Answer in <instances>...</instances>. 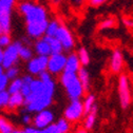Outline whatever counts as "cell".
<instances>
[{"mask_svg":"<svg viewBox=\"0 0 133 133\" xmlns=\"http://www.w3.org/2000/svg\"><path fill=\"white\" fill-rule=\"evenodd\" d=\"M55 81L48 71L34 77L31 82L30 94L24 97V108L28 113H37L51 106L55 94Z\"/></svg>","mask_w":133,"mask_h":133,"instance_id":"6da1fadb","label":"cell"},{"mask_svg":"<svg viewBox=\"0 0 133 133\" xmlns=\"http://www.w3.org/2000/svg\"><path fill=\"white\" fill-rule=\"evenodd\" d=\"M18 10L24 18L25 30L29 37L33 39L43 37L49 23L46 9L41 4L24 0L19 3Z\"/></svg>","mask_w":133,"mask_h":133,"instance_id":"7a4b0ae2","label":"cell"},{"mask_svg":"<svg viewBox=\"0 0 133 133\" xmlns=\"http://www.w3.org/2000/svg\"><path fill=\"white\" fill-rule=\"evenodd\" d=\"M59 81L71 101H78L82 98L86 91L79 81L77 74L62 72L60 74Z\"/></svg>","mask_w":133,"mask_h":133,"instance_id":"3957f363","label":"cell"},{"mask_svg":"<svg viewBox=\"0 0 133 133\" xmlns=\"http://www.w3.org/2000/svg\"><path fill=\"white\" fill-rule=\"evenodd\" d=\"M16 0H0V25L3 34H10L12 28V12Z\"/></svg>","mask_w":133,"mask_h":133,"instance_id":"277c9868","label":"cell"},{"mask_svg":"<svg viewBox=\"0 0 133 133\" xmlns=\"http://www.w3.org/2000/svg\"><path fill=\"white\" fill-rule=\"evenodd\" d=\"M118 97L121 107L126 110L129 108L131 104V88H130V80L127 74H122L118 77Z\"/></svg>","mask_w":133,"mask_h":133,"instance_id":"5b68a950","label":"cell"},{"mask_svg":"<svg viewBox=\"0 0 133 133\" xmlns=\"http://www.w3.org/2000/svg\"><path fill=\"white\" fill-rule=\"evenodd\" d=\"M20 45H21L20 41H15V42H12L8 48H5L3 50V61H2L1 65L3 66L4 70L18 63V61L20 59V57H19Z\"/></svg>","mask_w":133,"mask_h":133,"instance_id":"8992f818","label":"cell"},{"mask_svg":"<svg viewBox=\"0 0 133 133\" xmlns=\"http://www.w3.org/2000/svg\"><path fill=\"white\" fill-rule=\"evenodd\" d=\"M86 114H85L84 104H82L80 99H78V101H71V103L65 107L63 111V117L65 119H68L70 123L78 122Z\"/></svg>","mask_w":133,"mask_h":133,"instance_id":"52a82bcc","label":"cell"},{"mask_svg":"<svg viewBox=\"0 0 133 133\" xmlns=\"http://www.w3.org/2000/svg\"><path fill=\"white\" fill-rule=\"evenodd\" d=\"M54 121H55V114L53 113V111H51L50 109H43L35 113V115L33 116L32 126L35 127L36 129L44 130L46 127L53 124Z\"/></svg>","mask_w":133,"mask_h":133,"instance_id":"ba28073f","label":"cell"},{"mask_svg":"<svg viewBox=\"0 0 133 133\" xmlns=\"http://www.w3.org/2000/svg\"><path fill=\"white\" fill-rule=\"evenodd\" d=\"M49 57L46 56H36L28 61V72L32 76H39L40 74L48 71Z\"/></svg>","mask_w":133,"mask_h":133,"instance_id":"9c48e42d","label":"cell"},{"mask_svg":"<svg viewBox=\"0 0 133 133\" xmlns=\"http://www.w3.org/2000/svg\"><path fill=\"white\" fill-rule=\"evenodd\" d=\"M66 63V56L63 53L59 54H52L49 56L48 62V72L53 75H60L65 68Z\"/></svg>","mask_w":133,"mask_h":133,"instance_id":"30bf717a","label":"cell"},{"mask_svg":"<svg viewBox=\"0 0 133 133\" xmlns=\"http://www.w3.org/2000/svg\"><path fill=\"white\" fill-rule=\"evenodd\" d=\"M55 38L57 40H59V42L61 43L63 51L64 50L65 51H71L75 45V41H74V37L72 35V33L65 25L60 24L56 35H55Z\"/></svg>","mask_w":133,"mask_h":133,"instance_id":"8fae6325","label":"cell"},{"mask_svg":"<svg viewBox=\"0 0 133 133\" xmlns=\"http://www.w3.org/2000/svg\"><path fill=\"white\" fill-rule=\"evenodd\" d=\"M124 66V56L123 53L121 52V50L115 49L112 55H111V59H110V69L113 73L118 74Z\"/></svg>","mask_w":133,"mask_h":133,"instance_id":"7c38bea8","label":"cell"},{"mask_svg":"<svg viewBox=\"0 0 133 133\" xmlns=\"http://www.w3.org/2000/svg\"><path fill=\"white\" fill-rule=\"evenodd\" d=\"M34 51L38 56H51L52 55V51H51V46L50 43L48 42V40L44 37H41L39 39L36 40L35 44H34Z\"/></svg>","mask_w":133,"mask_h":133,"instance_id":"4fadbf2b","label":"cell"},{"mask_svg":"<svg viewBox=\"0 0 133 133\" xmlns=\"http://www.w3.org/2000/svg\"><path fill=\"white\" fill-rule=\"evenodd\" d=\"M80 61L78 59V56L76 53H71L69 56H66V63H65V68L63 72H68V73H74L77 74L79 69L81 68Z\"/></svg>","mask_w":133,"mask_h":133,"instance_id":"5bb4252c","label":"cell"},{"mask_svg":"<svg viewBox=\"0 0 133 133\" xmlns=\"http://www.w3.org/2000/svg\"><path fill=\"white\" fill-rule=\"evenodd\" d=\"M20 107H24V96L21 94V92L11 94L6 108L9 110H16Z\"/></svg>","mask_w":133,"mask_h":133,"instance_id":"9a60e30c","label":"cell"},{"mask_svg":"<svg viewBox=\"0 0 133 133\" xmlns=\"http://www.w3.org/2000/svg\"><path fill=\"white\" fill-rule=\"evenodd\" d=\"M77 76H78L79 81L81 82L82 87H84L85 91L88 92L91 88V79H90V74L88 70L86 69V66H81L79 71L77 72Z\"/></svg>","mask_w":133,"mask_h":133,"instance_id":"2e32d148","label":"cell"},{"mask_svg":"<svg viewBox=\"0 0 133 133\" xmlns=\"http://www.w3.org/2000/svg\"><path fill=\"white\" fill-rule=\"evenodd\" d=\"M97 112H98V109H97V106H95L89 113L86 114V117L84 121V128L85 129L91 130L94 128L95 123H96V117H97Z\"/></svg>","mask_w":133,"mask_h":133,"instance_id":"e0dca14e","label":"cell"},{"mask_svg":"<svg viewBox=\"0 0 133 133\" xmlns=\"http://www.w3.org/2000/svg\"><path fill=\"white\" fill-rule=\"evenodd\" d=\"M48 42L50 43V46H51V51L52 54H59L63 52V48L61 45V43L59 42V40H57L55 37H49V36H43Z\"/></svg>","mask_w":133,"mask_h":133,"instance_id":"ac0fdd59","label":"cell"},{"mask_svg":"<svg viewBox=\"0 0 133 133\" xmlns=\"http://www.w3.org/2000/svg\"><path fill=\"white\" fill-rule=\"evenodd\" d=\"M59 26H60V23H59V21L57 19L49 20V23H48V26H46V30H45V35L44 36L55 37Z\"/></svg>","mask_w":133,"mask_h":133,"instance_id":"d6986e66","label":"cell"},{"mask_svg":"<svg viewBox=\"0 0 133 133\" xmlns=\"http://www.w3.org/2000/svg\"><path fill=\"white\" fill-rule=\"evenodd\" d=\"M77 56H78V59L80 61V64L82 66H87L89 65L90 63V60H91V57H90V54L88 52V50L84 46L79 48L78 52H77Z\"/></svg>","mask_w":133,"mask_h":133,"instance_id":"ffe728a7","label":"cell"},{"mask_svg":"<svg viewBox=\"0 0 133 133\" xmlns=\"http://www.w3.org/2000/svg\"><path fill=\"white\" fill-rule=\"evenodd\" d=\"M22 88V80L21 78H16L11 80V82H9V86L6 88V91L11 94H15V93H18L21 91Z\"/></svg>","mask_w":133,"mask_h":133,"instance_id":"44dd1931","label":"cell"},{"mask_svg":"<svg viewBox=\"0 0 133 133\" xmlns=\"http://www.w3.org/2000/svg\"><path fill=\"white\" fill-rule=\"evenodd\" d=\"M33 79H34V76H32L30 74L24 75L21 78V80H22V88H21V91L20 92H21V94L24 97H26L30 94V91H31L30 87H31V82L33 81Z\"/></svg>","mask_w":133,"mask_h":133,"instance_id":"7402d4cb","label":"cell"},{"mask_svg":"<svg viewBox=\"0 0 133 133\" xmlns=\"http://www.w3.org/2000/svg\"><path fill=\"white\" fill-rule=\"evenodd\" d=\"M14 130V125L9 119L0 115V133H13Z\"/></svg>","mask_w":133,"mask_h":133,"instance_id":"603a6c76","label":"cell"},{"mask_svg":"<svg viewBox=\"0 0 133 133\" xmlns=\"http://www.w3.org/2000/svg\"><path fill=\"white\" fill-rule=\"evenodd\" d=\"M19 57H20V59L28 60V61L30 59H32L33 58V51H32V49L29 45H26V44L21 42V45L19 48Z\"/></svg>","mask_w":133,"mask_h":133,"instance_id":"cb8c5ba5","label":"cell"},{"mask_svg":"<svg viewBox=\"0 0 133 133\" xmlns=\"http://www.w3.org/2000/svg\"><path fill=\"white\" fill-rule=\"evenodd\" d=\"M96 98L93 94H88L85 98V101L82 102V104H84V108H85V114L89 113L95 106H96Z\"/></svg>","mask_w":133,"mask_h":133,"instance_id":"d4e9b609","label":"cell"},{"mask_svg":"<svg viewBox=\"0 0 133 133\" xmlns=\"http://www.w3.org/2000/svg\"><path fill=\"white\" fill-rule=\"evenodd\" d=\"M56 125L59 128V130H60L61 133H69L70 130H71V123L68 119H65L64 117L59 118L56 122Z\"/></svg>","mask_w":133,"mask_h":133,"instance_id":"484cf974","label":"cell"},{"mask_svg":"<svg viewBox=\"0 0 133 133\" xmlns=\"http://www.w3.org/2000/svg\"><path fill=\"white\" fill-rule=\"evenodd\" d=\"M5 75L6 77L10 79V80H13V79H16L18 78V75H19V68L17 65H13V66H10L9 69L5 70Z\"/></svg>","mask_w":133,"mask_h":133,"instance_id":"4316f807","label":"cell"},{"mask_svg":"<svg viewBox=\"0 0 133 133\" xmlns=\"http://www.w3.org/2000/svg\"><path fill=\"white\" fill-rule=\"evenodd\" d=\"M13 133H45L44 130L36 129L33 126H26L23 129H15Z\"/></svg>","mask_w":133,"mask_h":133,"instance_id":"83f0119b","label":"cell"},{"mask_svg":"<svg viewBox=\"0 0 133 133\" xmlns=\"http://www.w3.org/2000/svg\"><path fill=\"white\" fill-rule=\"evenodd\" d=\"M9 99H10V93L6 90L0 91V109L8 107Z\"/></svg>","mask_w":133,"mask_h":133,"instance_id":"f1b7e54d","label":"cell"},{"mask_svg":"<svg viewBox=\"0 0 133 133\" xmlns=\"http://www.w3.org/2000/svg\"><path fill=\"white\" fill-rule=\"evenodd\" d=\"M12 43V39L10 34H1L0 35V48H8Z\"/></svg>","mask_w":133,"mask_h":133,"instance_id":"f546056e","label":"cell"},{"mask_svg":"<svg viewBox=\"0 0 133 133\" xmlns=\"http://www.w3.org/2000/svg\"><path fill=\"white\" fill-rule=\"evenodd\" d=\"M115 25V20L113 18H107L105 20H103L101 22V29L102 30H107V29H111Z\"/></svg>","mask_w":133,"mask_h":133,"instance_id":"4dcf8cb0","label":"cell"},{"mask_svg":"<svg viewBox=\"0 0 133 133\" xmlns=\"http://www.w3.org/2000/svg\"><path fill=\"white\" fill-rule=\"evenodd\" d=\"M44 132L45 133H61L60 130H59V128L57 127L56 123H53V124L50 125L49 127H46L44 129Z\"/></svg>","mask_w":133,"mask_h":133,"instance_id":"1f68e13d","label":"cell"},{"mask_svg":"<svg viewBox=\"0 0 133 133\" xmlns=\"http://www.w3.org/2000/svg\"><path fill=\"white\" fill-rule=\"evenodd\" d=\"M32 122H33V116L31 115V113H26L22 116V123L23 125L25 126H30L32 125Z\"/></svg>","mask_w":133,"mask_h":133,"instance_id":"d6a6232c","label":"cell"},{"mask_svg":"<svg viewBox=\"0 0 133 133\" xmlns=\"http://www.w3.org/2000/svg\"><path fill=\"white\" fill-rule=\"evenodd\" d=\"M86 1H88L89 4H91L93 6H99V5L104 4L107 0H86Z\"/></svg>","mask_w":133,"mask_h":133,"instance_id":"836d02e7","label":"cell"},{"mask_svg":"<svg viewBox=\"0 0 133 133\" xmlns=\"http://www.w3.org/2000/svg\"><path fill=\"white\" fill-rule=\"evenodd\" d=\"M124 23L128 28H133V19H131V18H125L124 19Z\"/></svg>","mask_w":133,"mask_h":133,"instance_id":"e575fe53","label":"cell"},{"mask_svg":"<svg viewBox=\"0 0 133 133\" xmlns=\"http://www.w3.org/2000/svg\"><path fill=\"white\" fill-rule=\"evenodd\" d=\"M71 2H72L73 5H75V6H79V5L82 4L84 0H71Z\"/></svg>","mask_w":133,"mask_h":133,"instance_id":"d590c367","label":"cell"},{"mask_svg":"<svg viewBox=\"0 0 133 133\" xmlns=\"http://www.w3.org/2000/svg\"><path fill=\"white\" fill-rule=\"evenodd\" d=\"M75 133H88V130L85 129L84 127H81V128H78V129L75 131Z\"/></svg>","mask_w":133,"mask_h":133,"instance_id":"8d00e7d4","label":"cell"},{"mask_svg":"<svg viewBox=\"0 0 133 133\" xmlns=\"http://www.w3.org/2000/svg\"><path fill=\"white\" fill-rule=\"evenodd\" d=\"M3 61V49L0 48V64H2Z\"/></svg>","mask_w":133,"mask_h":133,"instance_id":"74e56055","label":"cell"},{"mask_svg":"<svg viewBox=\"0 0 133 133\" xmlns=\"http://www.w3.org/2000/svg\"><path fill=\"white\" fill-rule=\"evenodd\" d=\"M51 1H52V3H53L54 5H58V4L61 3L62 0H51Z\"/></svg>","mask_w":133,"mask_h":133,"instance_id":"f35d334b","label":"cell"},{"mask_svg":"<svg viewBox=\"0 0 133 133\" xmlns=\"http://www.w3.org/2000/svg\"><path fill=\"white\" fill-rule=\"evenodd\" d=\"M1 74H4V69H3V66L0 64V75Z\"/></svg>","mask_w":133,"mask_h":133,"instance_id":"ab89813d","label":"cell"},{"mask_svg":"<svg viewBox=\"0 0 133 133\" xmlns=\"http://www.w3.org/2000/svg\"><path fill=\"white\" fill-rule=\"evenodd\" d=\"M1 34H3V33H2V29H1V25H0V35H1Z\"/></svg>","mask_w":133,"mask_h":133,"instance_id":"60d3db41","label":"cell"}]
</instances>
